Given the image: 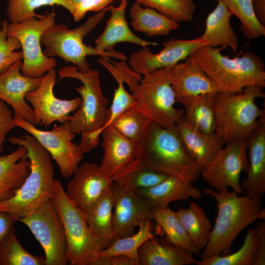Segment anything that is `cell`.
I'll list each match as a JSON object with an SVG mask.
<instances>
[{"label": "cell", "mask_w": 265, "mask_h": 265, "mask_svg": "<svg viewBox=\"0 0 265 265\" xmlns=\"http://www.w3.org/2000/svg\"><path fill=\"white\" fill-rule=\"evenodd\" d=\"M265 219H261L257 224L256 230L257 232L259 241L258 251L253 265H265Z\"/></svg>", "instance_id": "48"}, {"label": "cell", "mask_w": 265, "mask_h": 265, "mask_svg": "<svg viewBox=\"0 0 265 265\" xmlns=\"http://www.w3.org/2000/svg\"><path fill=\"white\" fill-rule=\"evenodd\" d=\"M97 61L110 72L117 82H126L131 91L135 88L141 79L140 75L134 73L129 67L125 60L116 62L109 57L101 56Z\"/></svg>", "instance_id": "42"}, {"label": "cell", "mask_w": 265, "mask_h": 265, "mask_svg": "<svg viewBox=\"0 0 265 265\" xmlns=\"http://www.w3.org/2000/svg\"><path fill=\"white\" fill-rule=\"evenodd\" d=\"M81 139L79 145L83 154L88 153L97 147L99 143V135L101 133L98 130L81 132Z\"/></svg>", "instance_id": "47"}, {"label": "cell", "mask_w": 265, "mask_h": 265, "mask_svg": "<svg viewBox=\"0 0 265 265\" xmlns=\"http://www.w3.org/2000/svg\"><path fill=\"white\" fill-rule=\"evenodd\" d=\"M91 265H134L129 257L118 255L111 257L98 256Z\"/></svg>", "instance_id": "49"}, {"label": "cell", "mask_w": 265, "mask_h": 265, "mask_svg": "<svg viewBox=\"0 0 265 265\" xmlns=\"http://www.w3.org/2000/svg\"><path fill=\"white\" fill-rule=\"evenodd\" d=\"M221 1L234 15L240 21V30L248 39H254L265 35V26L256 19L252 0H214Z\"/></svg>", "instance_id": "36"}, {"label": "cell", "mask_w": 265, "mask_h": 265, "mask_svg": "<svg viewBox=\"0 0 265 265\" xmlns=\"http://www.w3.org/2000/svg\"><path fill=\"white\" fill-rule=\"evenodd\" d=\"M45 256L32 255L26 251L11 234L0 246V265H45Z\"/></svg>", "instance_id": "39"}, {"label": "cell", "mask_w": 265, "mask_h": 265, "mask_svg": "<svg viewBox=\"0 0 265 265\" xmlns=\"http://www.w3.org/2000/svg\"><path fill=\"white\" fill-rule=\"evenodd\" d=\"M26 154V149L18 146L10 154L0 157V201L12 197L29 175L30 163Z\"/></svg>", "instance_id": "27"}, {"label": "cell", "mask_w": 265, "mask_h": 265, "mask_svg": "<svg viewBox=\"0 0 265 265\" xmlns=\"http://www.w3.org/2000/svg\"><path fill=\"white\" fill-rule=\"evenodd\" d=\"M18 221L29 228L42 246L45 254V265H67L68 254L66 235L51 198Z\"/></svg>", "instance_id": "11"}, {"label": "cell", "mask_w": 265, "mask_h": 265, "mask_svg": "<svg viewBox=\"0 0 265 265\" xmlns=\"http://www.w3.org/2000/svg\"><path fill=\"white\" fill-rule=\"evenodd\" d=\"M65 191L70 200L83 211L104 194L114 182L106 177L99 166L84 162L78 166Z\"/></svg>", "instance_id": "19"}, {"label": "cell", "mask_w": 265, "mask_h": 265, "mask_svg": "<svg viewBox=\"0 0 265 265\" xmlns=\"http://www.w3.org/2000/svg\"><path fill=\"white\" fill-rule=\"evenodd\" d=\"M8 140L26 149V157L30 163V173L22 185L12 197L0 201V211L9 213L18 220L52 198L53 167L50 154L32 135L12 136Z\"/></svg>", "instance_id": "3"}, {"label": "cell", "mask_w": 265, "mask_h": 265, "mask_svg": "<svg viewBox=\"0 0 265 265\" xmlns=\"http://www.w3.org/2000/svg\"><path fill=\"white\" fill-rule=\"evenodd\" d=\"M191 183L177 177L169 176L154 186L134 190L152 209H165L168 208L172 202L201 197L200 190Z\"/></svg>", "instance_id": "23"}, {"label": "cell", "mask_w": 265, "mask_h": 265, "mask_svg": "<svg viewBox=\"0 0 265 265\" xmlns=\"http://www.w3.org/2000/svg\"><path fill=\"white\" fill-rule=\"evenodd\" d=\"M138 227L139 230L137 233L131 236L117 238L110 246L101 251L97 257L124 255L131 258L134 265H139V247L146 240L155 236L151 220L142 221Z\"/></svg>", "instance_id": "32"}, {"label": "cell", "mask_w": 265, "mask_h": 265, "mask_svg": "<svg viewBox=\"0 0 265 265\" xmlns=\"http://www.w3.org/2000/svg\"><path fill=\"white\" fill-rule=\"evenodd\" d=\"M102 133L104 154L99 168L106 177L117 182L138 167V145L111 125Z\"/></svg>", "instance_id": "15"}, {"label": "cell", "mask_w": 265, "mask_h": 265, "mask_svg": "<svg viewBox=\"0 0 265 265\" xmlns=\"http://www.w3.org/2000/svg\"><path fill=\"white\" fill-rule=\"evenodd\" d=\"M17 219L9 213L0 211V246L5 239L15 233Z\"/></svg>", "instance_id": "46"}, {"label": "cell", "mask_w": 265, "mask_h": 265, "mask_svg": "<svg viewBox=\"0 0 265 265\" xmlns=\"http://www.w3.org/2000/svg\"><path fill=\"white\" fill-rule=\"evenodd\" d=\"M9 23L0 21V74L7 70L14 62L23 58L21 46L17 38L7 36Z\"/></svg>", "instance_id": "40"}, {"label": "cell", "mask_w": 265, "mask_h": 265, "mask_svg": "<svg viewBox=\"0 0 265 265\" xmlns=\"http://www.w3.org/2000/svg\"><path fill=\"white\" fill-rule=\"evenodd\" d=\"M114 0H82L72 14L74 20H81L88 12H99L113 3Z\"/></svg>", "instance_id": "44"}, {"label": "cell", "mask_w": 265, "mask_h": 265, "mask_svg": "<svg viewBox=\"0 0 265 265\" xmlns=\"http://www.w3.org/2000/svg\"><path fill=\"white\" fill-rule=\"evenodd\" d=\"M169 176L150 168L138 166L119 181L133 190L154 186L167 179Z\"/></svg>", "instance_id": "41"}, {"label": "cell", "mask_w": 265, "mask_h": 265, "mask_svg": "<svg viewBox=\"0 0 265 265\" xmlns=\"http://www.w3.org/2000/svg\"><path fill=\"white\" fill-rule=\"evenodd\" d=\"M152 220L157 222L164 233L165 237L172 243L193 254H199L179 221L176 212L169 208L153 209Z\"/></svg>", "instance_id": "33"}, {"label": "cell", "mask_w": 265, "mask_h": 265, "mask_svg": "<svg viewBox=\"0 0 265 265\" xmlns=\"http://www.w3.org/2000/svg\"><path fill=\"white\" fill-rule=\"evenodd\" d=\"M259 237L255 228L249 229L243 243L236 252L225 256H212L204 260H196L197 265H253L257 256Z\"/></svg>", "instance_id": "34"}, {"label": "cell", "mask_w": 265, "mask_h": 265, "mask_svg": "<svg viewBox=\"0 0 265 265\" xmlns=\"http://www.w3.org/2000/svg\"><path fill=\"white\" fill-rule=\"evenodd\" d=\"M171 68L163 67L145 74L132 91L133 106L153 123L163 127L175 126L183 117V108H176L171 86Z\"/></svg>", "instance_id": "8"}, {"label": "cell", "mask_w": 265, "mask_h": 265, "mask_svg": "<svg viewBox=\"0 0 265 265\" xmlns=\"http://www.w3.org/2000/svg\"><path fill=\"white\" fill-rule=\"evenodd\" d=\"M232 13L226 5L218 1L214 9L208 16L203 34L198 38L205 46L230 47L233 53L238 49V37L230 25Z\"/></svg>", "instance_id": "26"}, {"label": "cell", "mask_w": 265, "mask_h": 265, "mask_svg": "<svg viewBox=\"0 0 265 265\" xmlns=\"http://www.w3.org/2000/svg\"><path fill=\"white\" fill-rule=\"evenodd\" d=\"M56 78L54 68L51 69L41 77L38 87L26 95V100L32 106L36 126L48 127L55 121H68L70 113L80 106V97L62 100L54 96L53 89Z\"/></svg>", "instance_id": "14"}, {"label": "cell", "mask_w": 265, "mask_h": 265, "mask_svg": "<svg viewBox=\"0 0 265 265\" xmlns=\"http://www.w3.org/2000/svg\"><path fill=\"white\" fill-rule=\"evenodd\" d=\"M175 127L186 153L202 167L225 145V141L216 132H204L186 121L183 117Z\"/></svg>", "instance_id": "22"}, {"label": "cell", "mask_w": 265, "mask_h": 265, "mask_svg": "<svg viewBox=\"0 0 265 265\" xmlns=\"http://www.w3.org/2000/svg\"><path fill=\"white\" fill-rule=\"evenodd\" d=\"M58 5L66 8L73 14L76 7L71 0H8L6 12L10 22L21 23L32 17L40 18L34 12L40 7Z\"/></svg>", "instance_id": "35"}, {"label": "cell", "mask_w": 265, "mask_h": 265, "mask_svg": "<svg viewBox=\"0 0 265 265\" xmlns=\"http://www.w3.org/2000/svg\"><path fill=\"white\" fill-rule=\"evenodd\" d=\"M129 15L133 29L143 32L148 37L167 35L180 26L178 22L154 9L147 6L142 8L136 1L130 7Z\"/></svg>", "instance_id": "30"}, {"label": "cell", "mask_w": 265, "mask_h": 265, "mask_svg": "<svg viewBox=\"0 0 265 265\" xmlns=\"http://www.w3.org/2000/svg\"><path fill=\"white\" fill-rule=\"evenodd\" d=\"M139 265L195 264L193 254L179 247L167 238L156 236L146 240L138 250Z\"/></svg>", "instance_id": "24"}, {"label": "cell", "mask_w": 265, "mask_h": 265, "mask_svg": "<svg viewBox=\"0 0 265 265\" xmlns=\"http://www.w3.org/2000/svg\"><path fill=\"white\" fill-rule=\"evenodd\" d=\"M203 192L215 199L218 213L200 260L214 255L230 254L234 241L242 230L257 219H265L262 197L239 196L234 190L217 192L210 188Z\"/></svg>", "instance_id": "1"}, {"label": "cell", "mask_w": 265, "mask_h": 265, "mask_svg": "<svg viewBox=\"0 0 265 265\" xmlns=\"http://www.w3.org/2000/svg\"><path fill=\"white\" fill-rule=\"evenodd\" d=\"M30 17L21 23L10 22L7 36H13L20 42L23 52L21 72L31 78H41L56 61L54 57L46 56L41 49V38L44 32L56 24L54 11L40 18Z\"/></svg>", "instance_id": "10"}, {"label": "cell", "mask_w": 265, "mask_h": 265, "mask_svg": "<svg viewBox=\"0 0 265 265\" xmlns=\"http://www.w3.org/2000/svg\"><path fill=\"white\" fill-rule=\"evenodd\" d=\"M216 94H201L181 100L179 103L184 106V119L204 132H214Z\"/></svg>", "instance_id": "29"}, {"label": "cell", "mask_w": 265, "mask_h": 265, "mask_svg": "<svg viewBox=\"0 0 265 265\" xmlns=\"http://www.w3.org/2000/svg\"><path fill=\"white\" fill-rule=\"evenodd\" d=\"M72 2L74 3V4L76 6V7H77V6L78 5V4L80 3V2L82 0H71Z\"/></svg>", "instance_id": "51"}, {"label": "cell", "mask_w": 265, "mask_h": 265, "mask_svg": "<svg viewBox=\"0 0 265 265\" xmlns=\"http://www.w3.org/2000/svg\"><path fill=\"white\" fill-rule=\"evenodd\" d=\"M57 73V80L66 78H74L80 80L83 84L75 88L80 95L81 101L77 111L69 119L71 132L80 134L83 130H98L102 133L106 122L108 101L103 93L99 72L94 70L82 73L76 66H63Z\"/></svg>", "instance_id": "9"}, {"label": "cell", "mask_w": 265, "mask_h": 265, "mask_svg": "<svg viewBox=\"0 0 265 265\" xmlns=\"http://www.w3.org/2000/svg\"><path fill=\"white\" fill-rule=\"evenodd\" d=\"M51 199L64 229L68 263L91 265L99 253L106 248L105 243L91 230L84 211L70 200L61 183L56 179Z\"/></svg>", "instance_id": "7"}, {"label": "cell", "mask_w": 265, "mask_h": 265, "mask_svg": "<svg viewBox=\"0 0 265 265\" xmlns=\"http://www.w3.org/2000/svg\"><path fill=\"white\" fill-rule=\"evenodd\" d=\"M110 8V6H108L94 15L89 16L84 23L76 28L69 29L65 25L55 24L48 28L41 38V44L45 47L44 54L49 57L57 56L62 58L66 63L71 62L82 73L92 70L86 58L89 55L126 60L124 54L114 50L101 51L90 45L87 46L83 42L84 38L101 22Z\"/></svg>", "instance_id": "6"}, {"label": "cell", "mask_w": 265, "mask_h": 265, "mask_svg": "<svg viewBox=\"0 0 265 265\" xmlns=\"http://www.w3.org/2000/svg\"><path fill=\"white\" fill-rule=\"evenodd\" d=\"M176 215L199 253L206 246L212 226L203 209L194 202L179 209Z\"/></svg>", "instance_id": "31"}, {"label": "cell", "mask_w": 265, "mask_h": 265, "mask_svg": "<svg viewBox=\"0 0 265 265\" xmlns=\"http://www.w3.org/2000/svg\"><path fill=\"white\" fill-rule=\"evenodd\" d=\"M184 60L171 69V86L176 102L199 94L219 92L215 84L190 56Z\"/></svg>", "instance_id": "20"}, {"label": "cell", "mask_w": 265, "mask_h": 265, "mask_svg": "<svg viewBox=\"0 0 265 265\" xmlns=\"http://www.w3.org/2000/svg\"><path fill=\"white\" fill-rule=\"evenodd\" d=\"M162 45L163 48L157 53H152L147 47L132 53L128 59L131 69L137 74L144 75L161 68H172L205 46L198 38L188 40L171 38Z\"/></svg>", "instance_id": "17"}, {"label": "cell", "mask_w": 265, "mask_h": 265, "mask_svg": "<svg viewBox=\"0 0 265 265\" xmlns=\"http://www.w3.org/2000/svg\"><path fill=\"white\" fill-rule=\"evenodd\" d=\"M249 161L247 177L240 183L246 195L262 197L265 193V116L247 139Z\"/></svg>", "instance_id": "21"}, {"label": "cell", "mask_w": 265, "mask_h": 265, "mask_svg": "<svg viewBox=\"0 0 265 265\" xmlns=\"http://www.w3.org/2000/svg\"><path fill=\"white\" fill-rule=\"evenodd\" d=\"M112 225L117 238L135 234V227L146 219L152 220V208L129 187L114 182Z\"/></svg>", "instance_id": "16"}, {"label": "cell", "mask_w": 265, "mask_h": 265, "mask_svg": "<svg viewBox=\"0 0 265 265\" xmlns=\"http://www.w3.org/2000/svg\"><path fill=\"white\" fill-rule=\"evenodd\" d=\"M112 186L95 202L84 211L89 227L104 241L106 248L117 239L112 225L113 198Z\"/></svg>", "instance_id": "28"}, {"label": "cell", "mask_w": 265, "mask_h": 265, "mask_svg": "<svg viewBox=\"0 0 265 265\" xmlns=\"http://www.w3.org/2000/svg\"><path fill=\"white\" fill-rule=\"evenodd\" d=\"M22 59L14 62L7 70L0 74V100L13 108L18 116L36 126L32 108L26 101V95L35 89L41 78H31L21 72Z\"/></svg>", "instance_id": "18"}, {"label": "cell", "mask_w": 265, "mask_h": 265, "mask_svg": "<svg viewBox=\"0 0 265 265\" xmlns=\"http://www.w3.org/2000/svg\"><path fill=\"white\" fill-rule=\"evenodd\" d=\"M222 49L204 46L190 55L219 92L236 93L250 85L265 87V66L259 56L246 52L230 58L222 54Z\"/></svg>", "instance_id": "4"}, {"label": "cell", "mask_w": 265, "mask_h": 265, "mask_svg": "<svg viewBox=\"0 0 265 265\" xmlns=\"http://www.w3.org/2000/svg\"><path fill=\"white\" fill-rule=\"evenodd\" d=\"M118 86L115 89L111 106L107 109L106 122L103 130L109 126L112 121L123 112L133 106L136 101L132 94H129L123 86V81L117 82Z\"/></svg>", "instance_id": "43"}, {"label": "cell", "mask_w": 265, "mask_h": 265, "mask_svg": "<svg viewBox=\"0 0 265 265\" xmlns=\"http://www.w3.org/2000/svg\"><path fill=\"white\" fill-rule=\"evenodd\" d=\"M14 120L17 127H20L33 136L48 152L58 165L61 176L65 178L72 176L83 158L79 144L73 142L75 137L66 121L51 131L38 129L29 122L15 115Z\"/></svg>", "instance_id": "13"}, {"label": "cell", "mask_w": 265, "mask_h": 265, "mask_svg": "<svg viewBox=\"0 0 265 265\" xmlns=\"http://www.w3.org/2000/svg\"><path fill=\"white\" fill-rule=\"evenodd\" d=\"M138 147V166H145L194 182L202 167L186 152L175 125L163 127L150 122Z\"/></svg>", "instance_id": "2"}, {"label": "cell", "mask_w": 265, "mask_h": 265, "mask_svg": "<svg viewBox=\"0 0 265 265\" xmlns=\"http://www.w3.org/2000/svg\"><path fill=\"white\" fill-rule=\"evenodd\" d=\"M120 0L118 6L110 5V17L106 23L104 31L95 40V48L103 51H110L114 50L115 45L120 42H130L142 47L157 45V43L141 39L131 31L125 17L128 0Z\"/></svg>", "instance_id": "25"}, {"label": "cell", "mask_w": 265, "mask_h": 265, "mask_svg": "<svg viewBox=\"0 0 265 265\" xmlns=\"http://www.w3.org/2000/svg\"><path fill=\"white\" fill-rule=\"evenodd\" d=\"M10 109L3 101L0 100V153L2 152L6 134L16 127Z\"/></svg>", "instance_id": "45"}, {"label": "cell", "mask_w": 265, "mask_h": 265, "mask_svg": "<svg viewBox=\"0 0 265 265\" xmlns=\"http://www.w3.org/2000/svg\"><path fill=\"white\" fill-rule=\"evenodd\" d=\"M150 122L144 114L132 106L118 116L110 125L127 138L137 143Z\"/></svg>", "instance_id": "38"}, {"label": "cell", "mask_w": 265, "mask_h": 265, "mask_svg": "<svg viewBox=\"0 0 265 265\" xmlns=\"http://www.w3.org/2000/svg\"><path fill=\"white\" fill-rule=\"evenodd\" d=\"M141 5L154 9L178 23L190 22L196 6L193 0H135Z\"/></svg>", "instance_id": "37"}, {"label": "cell", "mask_w": 265, "mask_h": 265, "mask_svg": "<svg viewBox=\"0 0 265 265\" xmlns=\"http://www.w3.org/2000/svg\"><path fill=\"white\" fill-rule=\"evenodd\" d=\"M255 16L257 21L265 26V0H252Z\"/></svg>", "instance_id": "50"}, {"label": "cell", "mask_w": 265, "mask_h": 265, "mask_svg": "<svg viewBox=\"0 0 265 265\" xmlns=\"http://www.w3.org/2000/svg\"><path fill=\"white\" fill-rule=\"evenodd\" d=\"M247 140H239L225 144L212 159L202 167L201 175L205 181L217 192L229 187L238 194H243L240 183L242 171L247 170Z\"/></svg>", "instance_id": "12"}, {"label": "cell", "mask_w": 265, "mask_h": 265, "mask_svg": "<svg viewBox=\"0 0 265 265\" xmlns=\"http://www.w3.org/2000/svg\"><path fill=\"white\" fill-rule=\"evenodd\" d=\"M264 86L250 85L236 93L218 92L215 100L216 132L225 142L247 139L265 115L255 103L264 98Z\"/></svg>", "instance_id": "5"}]
</instances>
